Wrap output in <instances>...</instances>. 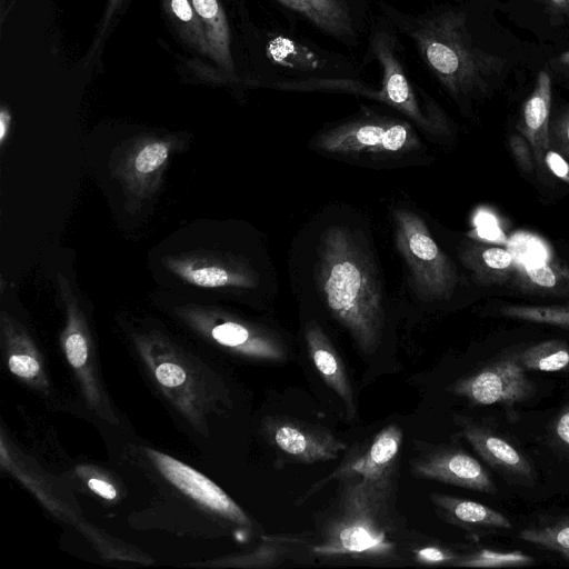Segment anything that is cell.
<instances>
[{"label": "cell", "mask_w": 569, "mask_h": 569, "mask_svg": "<svg viewBox=\"0 0 569 569\" xmlns=\"http://www.w3.org/2000/svg\"><path fill=\"white\" fill-rule=\"evenodd\" d=\"M338 490L325 510L312 543L313 557L388 563L405 559V526L396 509L397 476L337 480Z\"/></svg>", "instance_id": "cell-1"}, {"label": "cell", "mask_w": 569, "mask_h": 569, "mask_svg": "<svg viewBox=\"0 0 569 569\" xmlns=\"http://www.w3.org/2000/svg\"><path fill=\"white\" fill-rule=\"evenodd\" d=\"M377 4L399 34L411 41L425 67L455 100L483 92L488 80L502 69L503 59L473 41L462 10L440 4L411 13L382 0Z\"/></svg>", "instance_id": "cell-2"}, {"label": "cell", "mask_w": 569, "mask_h": 569, "mask_svg": "<svg viewBox=\"0 0 569 569\" xmlns=\"http://www.w3.org/2000/svg\"><path fill=\"white\" fill-rule=\"evenodd\" d=\"M318 283L331 315L365 355L379 347L385 312L377 274L358 238L332 226L320 238Z\"/></svg>", "instance_id": "cell-3"}, {"label": "cell", "mask_w": 569, "mask_h": 569, "mask_svg": "<svg viewBox=\"0 0 569 569\" xmlns=\"http://www.w3.org/2000/svg\"><path fill=\"white\" fill-rule=\"evenodd\" d=\"M399 32L380 13L372 19L368 33L367 58L380 67L378 102L403 113L417 126L433 136H449L450 122L440 106L409 76L401 54Z\"/></svg>", "instance_id": "cell-4"}, {"label": "cell", "mask_w": 569, "mask_h": 569, "mask_svg": "<svg viewBox=\"0 0 569 569\" xmlns=\"http://www.w3.org/2000/svg\"><path fill=\"white\" fill-rule=\"evenodd\" d=\"M396 247L409 270L417 295L427 301L452 296L456 267L430 234L425 221L407 209L393 211Z\"/></svg>", "instance_id": "cell-5"}, {"label": "cell", "mask_w": 569, "mask_h": 569, "mask_svg": "<svg viewBox=\"0 0 569 569\" xmlns=\"http://www.w3.org/2000/svg\"><path fill=\"white\" fill-rule=\"evenodd\" d=\"M316 147L323 152L341 156L399 154L416 150L420 142L407 121L371 114L321 132L317 137Z\"/></svg>", "instance_id": "cell-6"}, {"label": "cell", "mask_w": 569, "mask_h": 569, "mask_svg": "<svg viewBox=\"0 0 569 569\" xmlns=\"http://www.w3.org/2000/svg\"><path fill=\"white\" fill-rule=\"evenodd\" d=\"M450 391L473 405L512 407L531 398L536 386L520 365L516 351L457 380L450 386Z\"/></svg>", "instance_id": "cell-7"}, {"label": "cell", "mask_w": 569, "mask_h": 569, "mask_svg": "<svg viewBox=\"0 0 569 569\" xmlns=\"http://www.w3.org/2000/svg\"><path fill=\"white\" fill-rule=\"evenodd\" d=\"M418 443V453L409 460L410 472L416 478L485 493L497 492L482 465L461 448L453 445Z\"/></svg>", "instance_id": "cell-8"}, {"label": "cell", "mask_w": 569, "mask_h": 569, "mask_svg": "<svg viewBox=\"0 0 569 569\" xmlns=\"http://www.w3.org/2000/svg\"><path fill=\"white\" fill-rule=\"evenodd\" d=\"M337 42L356 47L372 22L371 0H274Z\"/></svg>", "instance_id": "cell-9"}, {"label": "cell", "mask_w": 569, "mask_h": 569, "mask_svg": "<svg viewBox=\"0 0 569 569\" xmlns=\"http://www.w3.org/2000/svg\"><path fill=\"white\" fill-rule=\"evenodd\" d=\"M264 435L276 451L293 463L312 465L337 459L347 443L322 426L290 417H270Z\"/></svg>", "instance_id": "cell-10"}, {"label": "cell", "mask_w": 569, "mask_h": 569, "mask_svg": "<svg viewBox=\"0 0 569 569\" xmlns=\"http://www.w3.org/2000/svg\"><path fill=\"white\" fill-rule=\"evenodd\" d=\"M403 432L397 423H391L378 431L368 445L352 450L342 462L327 477L312 485L295 505H301L309 497L322 489L328 482L350 475L365 478H388L397 476V463Z\"/></svg>", "instance_id": "cell-11"}, {"label": "cell", "mask_w": 569, "mask_h": 569, "mask_svg": "<svg viewBox=\"0 0 569 569\" xmlns=\"http://www.w3.org/2000/svg\"><path fill=\"white\" fill-rule=\"evenodd\" d=\"M455 421L473 450L505 478L520 483L533 480L528 458L505 438L466 417L455 416Z\"/></svg>", "instance_id": "cell-12"}, {"label": "cell", "mask_w": 569, "mask_h": 569, "mask_svg": "<svg viewBox=\"0 0 569 569\" xmlns=\"http://www.w3.org/2000/svg\"><path fill=\"white\" fill-rule=\"evenodd\" d=\"M150 455L164 477L183 492L236 522L249 523L240 507L207 477L161 452L151 451Z\"/></svg>", "instance_id": "cell-13"}, {"label": "cell", "mask_w": 569, "mask_h": 569, "mask_svg": "<svg viewBox=\"0 0 569 569\" xmlns=\"http://www.w3.org/2000/svg\"><path fill=\"white\" fill-rule=\"evenodd\" d=\"M168 268L184 281L201 288H252L254 273L246 266L201 256L169 258Z\"/></svg>", "instance_id": "cell-14"}, {"label": "cell", "mask_w": 569, "mask_h": 569, "mask_svg": "<svg viewBox=\"0 0 569 569\" xmlns=\"http://www.w3.org/2000/svg\"><path fill=\"white\" fill-rule=\"evenodd\" d=\"M305 341L313 366L323 381L340 398L349 418H353L356 403L343 361L318 322L310 321L306 325Z\"/></svg>", "instance_id": "cell-15"}, {"label": "cell", "mask_w": 569, "mask_h": 569, "mask_svg": "<svg viewBox=\"0 0 569 569\" xmlns=\"http://www.w3.org/2000/svg\"><path fill=\"white\" fill-rule=\"evenodd\" d=\"M429 499L443 521L469 532H489L512 527L503 513L489 506L437 492L429 495Z\"/></svg>", "instance_id": "cell-16"}, {"label": "cell", "mask_w": 569, "mask_h": 569, "mask_svg": "<svg viewBox=\"0 0 569 569\" xmlns=\"http://www.w3.org/2000/svg\"><path fill=\"white\" fill-rule=\"evenodd\" d=\"M551 110V79L541 70L535 89L526 100L518 129L531 146L533 159L538 164L545 162V154L550 149L549 120Z\"/></svg>", "instance_id": "cell-17"}, {"label": "cell", "mask_w": 569, "mask_h": 569, "mask_svg": "<svg viewBox=\"0 0 569 569\" xmlns=\"http://www.w3.org/2000/svg\"><path fill=\"white\" fill-rule=\"evenodd\" d=\"M459 258L481 284H505L513 280L517 261L505 248L471 241L461 247Z\"/></svg>", "instance_id": "cell-18"}, {"label": "cell", "mask_w": 569, "mask_h": 569, "mask_svg": "<svg viewBox=\"0 0 569 569\" xmlns=\"http://www.w3.org/2000/svg\"><path fill=\"white\" fill-rule=\"evenodd\" d=\"M512 282L526 293L569 298V268L551 258L517 261Z\"/></svg>", "instance_id": "cell-19"}, {"label": "cell", "mask_w": 569, "mask_h": 569, "mask_svg": "<svg viewBox=\"0 0 569 569\" xmlns=\"http://www.w3.org/2000/svg\"><path fill=\"white\" fill-rule=\"evenodd\" d=\"M203 23L210 46V58L232 79L236 67L231 53V32L227 16L218 0H190Z\"/></svg>", "instance_id": "cell-20"}, {"label": "cell", "mask_w": 569, "mask_h": 569, "mask_svg": "<svg viewBox=\"0 0 569 569\" xmlns=\"http://www.w3.org/2000/svg\"><path fill=\"white\" fill-rule=\"evenodd\" d=\"M171 151V143L168 140L148 139L136 148L126 162V179L131 184L136 183L139 189L146 181L159 174L167 163Z\"/></svg>", "instance_id": "cell-21"}, {"label": "cell", "mask_w": 569, "mask_h": 569, "mask_svg": "<svg viewBox=\"0 0 569 569\" xmlns=\"http://www.w3.org/2000/svg\"><path fill=\"white\" fill-rule=\"evenodd\" d=\"M164 11L182 41L203 56L210 57L204 27L190 0H163Z\"/></svg>", "instance_id": "cell-22"}, {"label": "cell", "mask_w": 569, "mask_h": 569, "mask_svg": "<svg viewBox=\"0 0 569 569\" xmlns=\"http://www.w3.org/2000/svg\"><path fill=\"white\" fill-rule=\"evenodd\" d=\"M517 355L526 371L557 372L569 368V345L560 339L535 343Z\"/></svg>", "instance_id": "cell-23"}, {"label": "cell", "mask_w": 569, "mask_h": 569, "mask_svg": "<svg viewBox=\"0 0 569 569\" xmlns=\"http://www.w3.org/2000/svg\"><path fill=\"white\" fill-rule=\"evenodd\" d=\"M518 536L527 542L569 559V518L527 528L521 530Z\"/></svg>", "instance_id": "cell-24"}, {"label": "cell", "mask_w": 569, "mask_h": 569, "mask_svg": "<svg viewBox=\"0 0 569 569\" xmlns=\"http://www.w3.org/2000/svg\"><path fill=\"white\" fill-rule=\"evenodd\" d=\"M499 312L507 318L556 326L569 330V306L507 305L501 307Z\"/></svg>", "instance_id": "cell-25"}, {"label": "cell", "mask_w": 569, "mask_h": 569, "mask_svg": "<svg viewBox=\"0 0 569 569\" xmlns=\"http://www.w3.org/2000/svg\"><path fill=\"white\" fill-rule=\"evenodd\" d=\"M533 562L535 558L518 550L496 551L479 549L471 553L460 555L453 567L507 568L529 566Z\"/></svg>", "instance_id": "cell-26"}, {"label": "cell", "mask_w": 569, "mask_h": 569, "mask_svg": "<svg viewBox=\"0 0 569 569\" xmlns=\"http://www.w3.org/2000/svg\"><path fill=\"white\" fill-rule=\"evenodd\" d=\"M411 551L413 555V560L423 565L453 566V563L460 557L459 553L450 549L433 545L413 548Z\"/></svg>", "instance_id": "cell-27"}, {"label": "cell", "mask_w": 569, "mask_h": 569, "mask_svg": "<svg viewBox=\"0 0 569 569\" xmlns=\"http://www.w3.org/2000/svg\"><path fill=\"white\" fill-rule=\"evenodd\" d=\"M509 146L518 166L525 172L530 173L533 169V153L528 140L522 134H512Z\"/></svg>", "instance_id": "cell-28"}, {"label": "cell", "mask_w": 569, "mask_h": 569, "mask_svg": "<svg viewBox=\"0 0 569 569\" xmlns=\"http://www.w3.org/2000/svg\"><path fill=\"white\" fill-rule=\"evenodd\" d=\"M555 443L569 452V402L559 411L551 425Z\"/></svg>", "instance_id": "cell-29"}, {"label": "cell", "mask_w": 569, "mask_h": 569, "mask_svg": "<svg viewBox=\"0 0 569 569\" xmlns=\"http://www.w3.org/2000/svg\"><path fill=\"white\" fill-rule=\"evenodd\" d=\"M64 347L67 358L73 367H81L86 362L88 347L84 338L80 333H70L66 339Z\"/></svg>", "instance_id": "cell-30"}, {"label": "cell", "mask_w": 569, "mask_h": 569, "mask_svg": "<svg viewBox=\"0 0 569 569\" xmlns=\"http://www.w3.org/2000/svg\"><path fill=\"white\" fill-rule=\"evenodd\" d=\"M552 133L559 151L569 158V108L553 122Z\"/></svg>", "instance_id": "cell-31"}, {"label": "cell", "mask_w": 569, "mask_h": 569, "mask_svg": "<svg viewBox=\"0 0 569 569\" xmlns=\"http://www.w3.org/2000/svg\"><path fill=\"white\" fill-rule=\"evenodd\" d=\"M158 381L166 387H176L186 379V373L181 367L174 363H162L156 370Z\"/></svg>", "instance_id": "cell-32"}, {"label": "cell", "mask_w": 569, "mask_h": 569, "mask_svg": "<svg viewBox=\"0 0 569 569\" xmlns=\"http://www.w3.org/2000/svg\"><path fill=\"white\" fill-rule=\"evenodd\" d=\"M10 370L20 377H33L39 371V363L28 355H14L9 359Z\"/></svg>", "instance_id": "cell-33"}, {"label": "cell", "mask_w": 569, "mask_h": 569, "mask_svg": "<svg viewBox=\"0 0 569 569\" xmlns=\"http://www.w3.org/2000/svg\"><path fill=\"white\" fill-rule=\"evenodd\" d=\"M545 163L557 178L569 184V162L560 153L549 149L545 154Z\"/></svg>", "instance_id": "cell-34"}, {"label": "cell", "mask_w": 569, "mask_h": 569, "mask_svg": "<svg viewBox=\"0 0 569 569\" xmlns=\"http://www.w3.org/2000/svg\"><path fill=\"white\" fill-rule=\"evenodd\" d=\"M88 486L92 491L106 499H113L117 496L116 489L103 480L92 478L88 481Z\"/></svg>", "instance_id": "cell-35"}, {"label": "cell", "mask_w": 569, "mask_h": 569, "mask_svg": "<svg viewBox=\"0 0 569 569\" xmlns=\"http://www.w3.org/2000/svg\"><path fill=\"white\" fill-rule=\"evenodd\" d=\"M11 123V113L8 108L2 107L0 110V142H4Z\"/></svg>", "instance_id": "cell-36"}, {"label": "cell", "mask_w": 569, "mask_h": 569, "mask_svg": "<svg viewBox=\"0 0 569 569\" xmlns=\"http://www.w3.org/2000/svg\"><path fill=\"white\" fill-rule=\"evenodd\" d=\"M123 0H108L104 14L102 17V23L101 29L106 30L108 24L110 23V20L112 16L116 13V11L119 9V7L122 4Z\"/></svg>", "instance_id": "cell-37"}, {"label": "cell", "mask_w": 569, "mask_h": 569, "mask_svg": "<svg viewBox=\"0 0 569 569\" xmlns=\"http://www.w3.org/2000/svg\"><path fill=\"white\" fill-rule=\"evenodd\" d=\"M556 63L569 69V51L562 52L556 58Z\"/></svg>", "instance_id": "cell-38"}, {"label": "cell", "mask_w": 569, "mask_h": 569, "mask_svg": "<svg viewBox=\"0 0 569 569\" xmlns=\"http://www.w3.org/2000/svg\"><path fill=\"white\" fill-rule=\"evenodd\" d=\"M549 1L559 11L568 10L567 0H549Z\"/></svg>", "instance_id": "cell-39"}, {"label": "cell", "mask_w": 569, "mask_h": 569, "mask_svg": "<svg viewBox=\"0 0 569 569\" xmlns=\"http://www.w3.org/2000/svg\"><path fill=\"white\" fill-rule=\"evenodd\" d=\"M568 11H569V0H567Z\"/></svg>", "instance_id": "cell-40"}]
</instances>
